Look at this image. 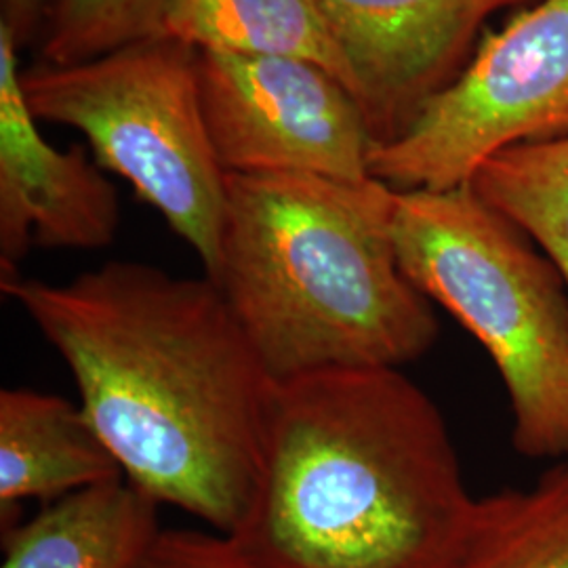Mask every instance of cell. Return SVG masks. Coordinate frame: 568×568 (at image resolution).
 <instances>
[{"instance_id":"obj_1","label":"cell","mask_w":568,"mask_h":568,"mask_svg":"<svg viewBox=\"0 0 568 568\" xmlns=\"http://www.w3.org/2000/svg\"><path fill=\"white\" fill-rule=\"evenodd\" d=\"M0 288L70 368L124 478L234 535L274 382L215 283L108 262L63 284L2 272Z\"/></svg>"},{"instance_id":"obj_2","label":"cell","mask_w":568,"mask_h":568,"mask_svg":"<svg viewBox=\"0 0 568 568\" xmlns=\"http://www.w3.org/2000/svg\"><path fill=\"white\" fill-rule=\"evenodd\" d=\"M447 422L400 368L274 382L257 480L227 539L264 568H453L474 527Z\"/></svg>"},{"instance_id":"obj_3","label":"cell","mask_w":568,"mask_h":568,"mask_svg":"<svg viewBox=\"0 0 568 568\" xmlns=\"http://www.w3.org/2000/svg\"><path fill=\"white\" fill-rule=\"evenodd\" d=\"M396 190L375 178L227 173L209 276L272 382L331 368H403L440 326L394 244Z\"/></svg>"},{"instance_id":"obj_4","label":"cell","mask_w":568,"mask_h":568,"mask_svg":"<svg viewBox=\"0 0 568 568\" xmlns=\"http://www.w3.org/2000/svg\"><path fill=\"white\" fill-rule=\"evenodd\" d=\"M406 278L487 349L511 413L514 450L568 457V284L548 255L466 183L396 190Z\"/></svg>"},{"instance_id":"obj_5","label":"cell","mask_w":568,"mask_h":568,"mask_svg":"<svg viewBox=\"0 0 568 568\" xmlns=\"http://www.w3.org/2000/svg\"><path fill=\"white\" fill-rule=\"evenodd\" d=\"M20 84L37 121L81 131L98 164L196 251L204 274L215 267L227 173L204 122L196 49L156 37L79 63H32Z\"/></svg>"},{"instance_id":"obj_6","label":"cell","mask_w":568,"mask_h":568,"mask_svg":"<svg viewBox=\"0 0 568 568\" xmlns=\"http://www.w3.org/2000/svg\"><path fill=\"white\" fill-rule=\"evenodd\" d=\"M565 135L568 0H539L487 34L459 77L373 150L371 178L398 192L450 190L508 148Z\"/></svg>"},{"instance_id":"obj_7","label":"cell","mask_w":568,"mask_h":568,"mask_svg":"<svg viewBox=\"0 0 568 568\" xmlns=\"http://www.w3.org/2000/svg\"><path fill=\"white\" fill-rule=\"evenodd\" d=\"M204 122L225 173L371 178L377 142L344 82L312 61L196 51Z\"/></svg>"},{"instance_id":"obj_8","label":"cell","mask_w":568,"mask_h":568,"mask_svg":"<svg viewBox=\"0 0 568 568\" xmlns=\"http://www.w3.org/2000/svg\"><path fill=\"white\" fill-rule=\"evenodd\" d=\"M377 145L455 81L483 23L525 0H312Z\"/></svg>"},{"instance_id":"obj_9","label":"cell","mask_w":568,"mask_h":568,"mask_svg":"<svg viewBox=\"0 0 568 568\" xmlns=\"http://www.w3.org/2000/svg\"><path fill=\"white\" fill-rule=\"evenodd\" d=\"M18 41L0 23V267L16 272L32 246L103 248L121 209L114 185L81 145L58 150L39 133L20 84Z\"/></svg>"},{"instance_id":"obj_10","label":"cell","mask_w":568,"mask_h":568,"mask_svg":"<svg viewBox=\"0 0 568 568\" xmlns=\"http://www.w3.org/2000/svg\"><path fill=\"white\" fill-rule=\"evenodd\" d=\"M159 508L126 478L70 493L4 532L0 568H145Z\"/></svg>"},{"instance_id":"obj_11","label":"cell","mask_w":568,"mask_h":568,"mask_svg":"<svg viewBox=\"0 0 568 568\" xmlns=\"http://www.w3.org/2000/svg\"><path fill=\"white\" fill-rule=\"evenodd\" d=\"M124 478L81 405L30 387L0 392L2 520L26 499H60Z\"/></svg>"},{"instance_id":"obj_12","label":"cell","mask_w":568,"mask_h":568,"mask_svg":"<svg viewBox=\"0 0 568 568\" xmlns=\"http://www.w3.org/2000/svg\"><path fill=\"white\" fill-rule=\"evenodd\" d=\"M163 37L196 51L312 61L352 91L349 68L312 0H171Z\"/></svg>"},{"instance_id":"obj_13","label":"cell","mask_w":568,"mask_h":568,"mask_svg":"<svg viewBox=\"0 0 568 568\" xmlns=\"http://www.w3.org/2000/svg\"><path fill=\"white\" fill-rule=\"evenodd\" d=\"M453 568H568V457L551 462L530 487L478 497Z\"/></svg>"},{"instance_id":"obj_14","label":"cell","mask_w":568,"mask_h":568,"mask_svg":"<svg viewBox=\"0 0 568 568\" xmlns=\"http://www.w3.org/2000/svg\"><path fill=\"white\" fill-rule=\"evenodd\" d=\"M469 185L518 225L568 284V135L495 154Z\"/></svg>"},{"instance_id":"obj_15","label":"cell","mask_w":568,"mask_h":568,"mask_svg":"<svg viewBox=\"0 0 568 568\" xmlns=\"http://www.w3.org/2000/svg\"><path fill=\"white\" fill-rule=\"evenodd\" d=\"M171 0H51L42 20V61L79 63L163 37Z\"/></svg>"},{"instance_id":"obj_16","label":"cell","mask_w":568,"mask_h":568,"mask_svg":"<svg viewBox=\"0 0 568 568\" xmlns=\"http://www.w3.org/2000/svg\"><path fill=\"white\" fill-rule=\"evenodd\" d=\"M145 568H264L227 537L203 530H164Z\"/></svg>"},{"instance_id":"obj_17","label":"cell","mask_w":568,"mask_h":568,"mask_svg":"<svg viewBox=\"0 0 568 568\" xmlns=\"http://www.w3.org/2000/svg\"><path fill=\"white\" fill-rule=\"evenodd\" d=\"M49 2L51 0H0V23L13 32L18 47L30 41L41 30Z\"/></svg>"}]
</instances>
